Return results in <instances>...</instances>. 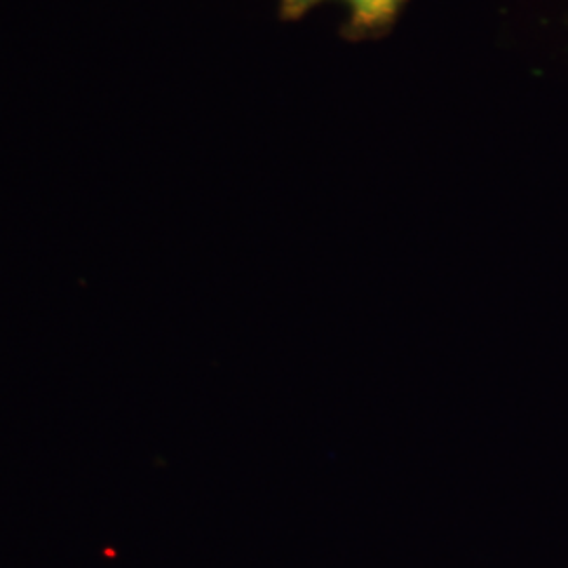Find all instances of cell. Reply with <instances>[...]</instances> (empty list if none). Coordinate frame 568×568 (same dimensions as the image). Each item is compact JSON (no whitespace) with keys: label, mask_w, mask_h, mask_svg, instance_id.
Here are the masks:
<instances>
[{"label":"cell","mask_w":568,"mask_h":568,"mask_svg":"<svg viewBox=\"0 0 568 568\" xmlns=\"http://www.w3.org/2000/svg\"><path fill=\"white\" fill-rule=\"evenodd\" d=\"M349 9L345 34L352 39H368L384 34L398 18L406 0H344Z\"/></svg>","instance_id":"cell-1"},{"label":"cell","mask_w":568,"mask_h":568,"mask_svg":"<svg viewBox=\"0 0 568 568\" xmlns=\"http://www.w3.org/2000/svg\"><path fill=\"white\" fill-rule=\"evenodd\" d=\"M321 2L325 0H281V18L286 21L300 20Z\"/></svg>","instance_id":"cell-2"}]
</instances>
